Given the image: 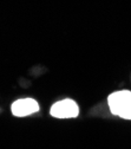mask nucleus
<instances>
[{"mask_svg": "<svg viewBox=\"0 0 131 149\" xmlns=\"http://www.w3.org/2000/svg\"><path fill=\"white\" fill-rule=\"evenodd\" d=\"M107 103L114 115L131 120V91L122 90L112 92L107 98Z\"/></svg>", "mask_w": 131, "mask_h": 149, "instance_id": "f257e3e1", "label": "nucleus"}, {"mask_svg": "<svg viewBox=\"0 0 131 149\" xmlns=\"http://www.w3.org/2000/svg\"><path fill=\"white\" fill-rule=\"evenodd\" d=\"M51 115L55 118H73L79 114L78 104L71 98H65L55 102L51 107Z\"/></svg>", "mask_w": 131, "mask_h": 149, "instance_id": "f03ea898", "label": "nucleus"}, {"mask_svg": "<svg viewBox=\"0 0 131 149\" xmlns=\"http://www.w3.org/2000/svg\"><path fill=\"white\" fill-rule=\"evenodd\" d=\"M39 110V104L33 98H20L12 104V114L17 117L30 116Z\"/></svg>", "mask_w": 131, "mask_h": 149, "instance_id": "7ed1b4c3", "label": "nucleus"}]
</instances>
